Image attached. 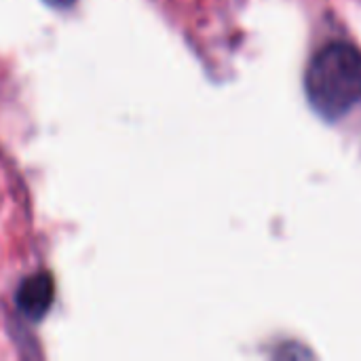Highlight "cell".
<instances>
[{"label": "cell", "instance_id": "obj_1", "mask_svg": "<svg viewBox=\"0 0 361 361\" xmlns=\"http://www.w3.org/2000/svg\"><path fill=\"white\" fill-rule=\"evenodd\" d=\"M307 97L328 121L347 114L361 97V51L349 42H330L315 53L305 76Z\"/></svg>", "mask_w": 361, "mask_h": 361}, {"label": "cell", "instance_id": "obj_2", "mask_svg": "<svg viewBox=\"0 0 361 361\" xmlns=\"http://www.w3.org/2000/svg\"><path fill=\"white\" fill-rule=\"evenodd\" d=\"M53 298H55L53 275L47 271H40L21 281V286L17 288L15 302H17V309L21 311V315H25L32 322H38L49 313Z\"/></svg>", "mask_w": 361, "mask_h": 361}, {"label": "cell", "instance_id": "obj_3", "mask_svg": "<svg viewBox=\"0 0 361 361\" xmlns=\"http://www.w3.org/2000/svg\"><path fill=\"white\" fill-rule=\"evenodd\" d=\"M47 4H51V6H55V8H66V6H70L74 0H44Z\"/></svg>", "mask_w": 361, "mask_h": 361}]
</instances>
